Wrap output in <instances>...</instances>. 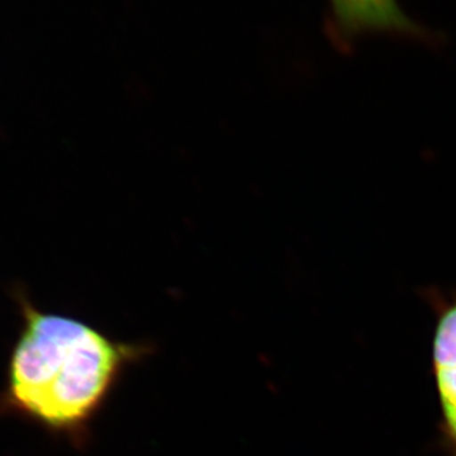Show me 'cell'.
Returning a JSON list of instances; mask_svg holds the SVG:
<instances>
[{"label":"cell","mask_w":456,"mask_h":456,"mask_svg":"<svg viewBox=\"0 0 456 456\" xmlns=\"http://www.w3.org/2000/svg\"><path fill=\"white\" fill-rule=\"evenodd\" d=\"M20 305L23 326L0 410L82 444L123 374L151 347L113 340L82 320L37 310L23 297Z\"/></svg>","instance_id":"6da1fadb"},{"label":"cell","mask_w":456,"mask_h":456,"mask_svg":"<svg viewBox=\"0 0 456 456\" xmlns=\"http://www.w3.org/2000/svg\"><path fill=\"white\" fill-rule=\"evenodd\" d=\"M432 368L444 435L456 454V299L441 305L432 341Z\"/></svg>","instance_id":"7a4b0ae2"},{"label":"cell","mask_w":456,"mask_h":456,"mask_svg":"<svg viewBox=\"0 0 456 456\" xmlns=\"http://www.w3.org/2000/svg\"><path fill=\"white\" fill-rule=\"evenodd\" d=\"M331 4L338 22L346 32H417L397 0H331Z\"/></svg>","instance_id":"3957f363"}]
</instances>
